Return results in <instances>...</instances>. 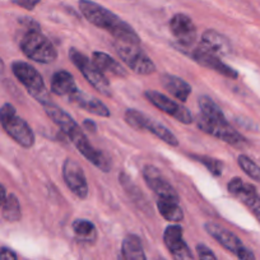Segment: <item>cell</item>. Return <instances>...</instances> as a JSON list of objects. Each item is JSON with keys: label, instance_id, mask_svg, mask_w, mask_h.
I'll return each instance as SVG.
<instances>
[{"label": "cell", "instance_id": "6da1fadb", "mask_svg": "<svg viewBox=\"0 0 260 260\" xmlns=\"http://www.w3.org/2000/svg\"><path fill=\"white\" fill-rule=\"evenodd\" d=\"M44 109L47 116H49L50 119H51L52 121H54L67 136H68V138H71L72 143L76 146V148L81 152V154L84 158L88 159L92 165L99 167V169L102 170L104 172L110 171L111 164H110V161L107 159V157L105 156L101 151L96 149L91 143H89L87 137L84 136V133L81 130V127L78 126V124L74 121V119L71 115L67 114L64 110L52 104L44 105Z\"/></svg>", "mask_w": 260, "mask_h": 260}, {"label": "cell", "instance_id": "7a4b0ae2", "mask_svg": "<svg viewBox=\"0 0 260 260\" xmlns=\"http://www.w3.org/2000/svg\"><path fill=\"white\" fill-rule=\"evenodd\" d=\"M78 7L89 23L111 34L117 41L134 45L141 44V37L134 31L133 27L105 7L92 0H79Z\"/></svg>", "mask_w": 260, "mask_h": 260}, {"label": "cell", "instance_id": "3957f363", "mask_svg": "<svg viewBox=\"0 0 260 260\" xmlns=\"http://www.w3.org/2000/svg\"><path fill=\"white\" fill-rule=\"evenodd\" d=\"M28 31L24 34L21 40V50L28 59L34 61L52 62L57 56V52L52 42L40 31L39 24L31 19H27Z\"/></svg>", "mask_w": 260, "mask_h": 260}, {"label": "cell", "instance_id": "277c9868", "mask_svg": "<svg viewBox=\"0 0 260 260\" xmlns=\"http://www.w3.org/2000/svg\"><path fill=\"white\" fill-rule=\"evenodd\" d=\"M0 124L19 146L31 148L35 144V134L31 126L17 114L13 105L6 104L0 107Z\"/></svg>", "mask_w": 260, "mask_h": 260}, {"label": "cell", "instance_id": "5b68a950", "mask_svg": "<svg viewBox=\"0 0 260 260\" xmlns=\"http://www.w3.org/2000/svg\"><path fill=\"white\" fill-rule=\"evenodd\" d=\"M12 72L36 101L41 102L42 105L49 104L50 96L46 84L41 74L32 65L24 61H14L12 64Z\"/></svg>", "mask_w": 260, "mask_h": 260}, {"label": "cell", "instance_id": "8992f818", "mask_svg": "<svg viewBox=\"0 0 260 260\" xmlns=\"http://www.w3.org/2000/svg\"><path fill=\"white\" fill-rule=\"evenodd\" d=\"M197 124L202 132L214 137V138L221 139L222 142L230 144V146L236 147V148H245V147L249 146L247 139L232 127V125L227 121L226 117L212 120L203 116V115H199Z\"/></svg>", "mask_w": 260, "mask_h": 260}, {"label": "cell", "instance_id": "52a82bcc", "mask_svg": "<svg viewBox=\"0 0 260 260\" xmlns=\"http://www.w3.org/2000/svg\"><path fill=\"white\" fill-rule=\"evenodd\" d=\"M115 51L120 59L129 67V69L141 76H149L156 72V65L151 57L139 47V45L116 41L114 44Z\"/></svg>", "mask_w": 260, "mask_h": 260}, {"label": "cell", "instance_id": "ba28073f", "mask_svg": "<svg viewBox=\"0 0 260 260\" xmlns=\"http://www.w3.org/2000/svg\"><path fill=\"white\" fill-rule=\"evenodd\" d=\"M69 59H71L72 62L81 71V73L83 74L84 78L87 79V82H88L96 91H99L102 96H112L111 86H110L106 76L97 68L96 65H94L86 55L82 54V52L78 51L77 49H71L69 50Z\"/></svg>", "mask_w": 260, "mask_h": 260}, {"label": "cell", "instance_id": "9c48e42d", "mask_svg": "<svg viewBox=\"0 0 260 260\" xmlns=\"http://www.w3.org/2000/svg\"><path fill=\"white\" fill-rule=\"evenodd\" d=\"M125 121H126L130 126L134 127V129L137 130H148L149 133L156 136L157 138L164 141L165 143H167L169 146H179V141H177V138L175 137V134L172 133L171 130L167 129V127L165 126L164 124H161V122L151 119L149 116L137 111V110H126V112H125Z\"/></svg>", "mask_w": 260, "mask_h": 260}, {"label": "cell", "instance_id": "30bf717a", "mask_svg": "<svg viewBox=\"0 0 260 260\" xmlns=\"http://www.w3.org/2000/svg\"><path fill=\"white\" fill-rule=\"evenodd\" d=\"M204 230L208 232L209 236L213 237L219 245H222L230 252L236 255L240 260H256L254 252L249 247L245 246L236 235L232 234L224 227L213 223V222H208V223L204 224Z\"/></svg>", "mask_w": 260, "mask_h": 260}, {"label": "cell", "instance_id": "8fae6325", "mask_svg": "<svg viewBox=\"0 0 260 260\" xmlns=\"http://www.w3.org/2000/svg\"><path fill=\"white\" fill-rule=\"evenodd\" d=\"M229 191L239 199L250 212L255 216V218L260 222V197L257 195L256 189L249 182H245L240 177H234L227 185Z\"/></svg>", "mask_w": 260, "mask_h": 260}, {"label": "cell", "instance_id": "7c38bea8", "mask_svg": "<svg viewBox=\"0 0 260 260\" xmlns=\"http://www.w3.org/2000/svg\"><path fill=\"white\" fill-rule=\"evenodd\" d=\"M144 96L147 97V100H148L153 106H156L157 109L164 111L165 114L172 116L175 120L181 122V124L187 125L192 122V115L190 114L189 110H187L186 107L182 106V105L177 104L174 100L169 99V97L165 96V94L149 89V91H147L146 93H144Z\"/></svg>", "mask_w": 260, "mask_h": 260}, {"label": "cell", "instance_id": "4fadbf2b", "mask_svg": "<svg viewBox=\"0 0 260 260\" xmlns=\"http://www.w3.org/2000/svg\"><path fill=\"white\" fill-rule=\"evenodd\" d=\"M62 177L67 186L72 190L76 197L86 199L88 195V184H87L86 174L77 161L67 158L62 165Z\"/></svg>", "mask_w": 260, "mask_h": 260}, {"label": "cell", "instance_id": "5bb4252c", "mask_svg": "<svg viewBox=\"0 0 260 260\" xmlns=\"http://www.w3.org/2000/svg\"><path fill=\"white\" fill-rule=\"evenodd\" d=\"M164 242L174 260H195L189 246L182 237V227L170 224L164 232Z\"/></svg>", "mask_w": 260, "mask_h": 260}, {"label": "cell", "instance_id": "9a60e30c", "mask_svg": "<svg viewBox=\"0 0 260 260\" xmlns=\"http://www.w3.org/2000/svg\"><path fill=\"white\" fill-rule=\"evenodd\" d=\"M143 177L147 185L158 195L159 199L179 202V195L171 184L162 176L161 171L154 166H146L143 169Z\"/></svg>", "mask_w": 260, "mask_h": 260}, {"label": "cell", "instance_id": "2e32d148", "mask_svg": "<svg viewBox=\"0 0 260 260\" xmlns=\"http://www.w3.org/2000/svg\"><path fill=\"white\" fill-rule=\"evenodd\" d=\"M170 29L182 47L191 46L197 39V27L189 16L177 13L170 21Z\"/></svg>", "mask_w": 260, "mask_h": 260}, {"label": "cell", "instance_id": "e0dca14e", "mask_svg": "<svg viewBox=\"0 0 260 260\" xmlns=\"http://www.w3.org/2000/svg\"><path fill=\"white\" fill-rule=\"evenodd\" d=\"M191 56L198 64L203 65V67H206V68L208 69H212V71L222 74L223 77H227V78L231 79H236L237 77H239V73H237L234 68H231L230 65H227L226 62L222 61L216 54L208 51V50H206L204 47L199 46L197 47V49L192 50Z\"/></svg>", "mask_w": 260, "mask_h": 260}, {"label": "cell", "instance_id": "ac0fdd59", "mask_svg": "<svg viewBox=\"0 0 260 260\" xmlns=\"http://www.w3.org/2000/svg\"><path fill=\"white\" fill-rule=\"evenodd\" d=\"M69 100H71L73 104H76L77 106L83 109L84 111H88L91 112V114L97 115V116H101V117L111 116V112H110L109 107H107L104 102L94 99V97L88 96V94L79 91V89L76 92V93L72 94V96L69 97Z\"/></svg>", "mask_w": 260, "mask_h": 260}, {"label": "cell", "instance_id": "d6986e66", "mask_svg": "<svg viewBox=\"0 0 260 260\" xmlns=\"http://www.w3.org/2000/svg\"><path fill=\"white\" fill-rule=\"evenodd\" d=\"M201 46L216 54L217 56H219V55L224 56L232 51V46L229 39L219 32L213 31V29H208V31L204 32L203 36H202Z\"/></svg>", "mask_w": 260, "mask_h": 260}, {"label": "cell", "instance_id": "ffe728a7", "mask_svg": "<svg viewBox=\"0 0 260 260\" xmlns=\"http://www.w3.org/2000/svg\"><path fill=\"white\" fill-rule=\"evenodd\" d=\"M92 62L96 65L97 68L102 72V73H109L115 77H121V78H126L127 72L126 69L120 64L119 61L110 56L109 54L102 51H94L92 54Z\"/></svg>", "mask_w": 260, "mask_h": 260}, {"label": "cell", "instance_id": "44dd1931", "mask_svg": "<svg viewBox=\"0 0 260 260\" xmlns=\"http://www.w3.org/2000/svg\"><path fill=\"white\" fill-rule=\"evenodd\" d=\"M50 87H51L52 93L57 94V96L68 97V99L78 91V87H77L73 76L67 71L56 72L52 76Z\"/></svg>", "mask_w": 260, "mask_h": 260}, {"label": "cell", "instance_id": "7402d4cb", "mask_svg": "<svg viewBox=\"0 0 260 260\" xmlns=\"http://www.w3.org/2000/svg\"><path fill=\"white\" fill-rule=\"evenodd\" d=\"M162 84L167 89L169 93H171L175 99L179 101L185 102L191 94V86L180 77L172 76V74H165L162 77Z\"/></svg>", "mask_w": 260, "mask_h": 260}, {"label": "cell", "instance_id": "603a6c76", "mask_svg": "<svg viewBox=\"0 0 260 260\" xmlns=\"http://www.w3.org/2000/svg\"><path fill=\"white\" fill-rule=\"evenodd\" d=\"M119 260H147L142 241L137 235H127L122 240Z\"/></svg>", "mask_w": 260, "mask_h": 260}, {"label": "cell", "instance_id": "cb8c5ba5", "mask_svg": "<svg viewBox=\"0 0 260 260\" xmlns=\"http://www.w3.org/2000/svg\"><path fill=\"white\" fill-rule=\"evenodd\" d=\"M157 208L161 216L170 222H181L184 219V212L179 206V202L169 201V199H158Z\"/></svg>", "mask_w": 260, "mask_h": 260}, {"label": "cell", "instance_id": "d4e9b609", "mask_svg": "<svg viewBox=\"0 0 260 260\" xmlns=\"http://www.w3.org/2000/svg\"><path fill=\"white\" fill-rule=\"evenodd\" d=\"M74 234L79 240L92 242L96 240V227L88 219H76L72 224Z\"/></svg>", "mask_w": 260, "mask_h": 260}, {"label": "cell", "instance_id": "484cf974", "mask_svg": "<svg viewBox=\"0 0 260 260\" xmlns=\"http://www.w3.org/2000/svg\"><path fill=\"white\" fill-rule=\"evenodd\" d=\"M199 109H201V115L208 117L212 120H218L223 119L224 115L222 112V110L219 109L218 105L208 96H202L198 100Z\"/></svg>", "mask_w": 260, "mask_h": 260}, {"label": "cell", "instance_id": "4316f807", "mask_svg": "<svg viewBox=\"0 0 260 260\" xmlns=\"http://www.w3.org/2000/svg\"><path fill=\"white\" fill-rule=\"evenodd\" d=\"M3 217L9 222H17L22 218L19 201L14 194H9L3 204Z\"/></svg>", "mask_w": 260, "mask_h": 260}, {"label": "cell", "instance_id": "83f0119b", "mask_svg": "<svg viewBox=\"0 0 260 260\" xmlns=\"http://www.w3.org/2000/svg\"><path fill=\"white\" fill-rule=\"evenodd\" d=\"M237 164L247 176L251 177L255 181L260 182V166L255 164L250 157H247L246 154H240L239 158H237Z\"/></svg>", "mask_w": 260, "mask_h": 260}, {"label": "cell", "instance_id": "f1b7e54d", "mask_svg": "<svg viewBox=\"0 0 260 260\" xmlns=\"http://www.w3.org/2000/svg\"><path fill=\"white\" fill-rule=\"evenodd\" d=\"M195 159H198L202 165L206 166V169L211 172L213 176H219L223 172V162L221 159L213 158L209 156H192Z\"/></svg>", "mask_w": 260, "mask_h": 260}, {"label": "cell", "instance_id": "f546056e", "mask_svg": "<svg viewBox=\"0 0 260 260\" xmlns=\"http://www.w3.org/2000/svg\"><path fill=\"white\" fill-rule=\"evenodd\" d=\"M197 252H198L199 260H217L214 252L204 244L197 245Z\"/></svg>", "mask_w": 260, "mask_h": 260}, {"label": "cell", "instance_id": "4dcf8cb0", "mask_svg": "<svg viewBox=\"0 0 260 260\" xmlns=\"http://www.w3.org/2000/svg\"><path fill=\"white\" fill-rule=\"evenodd\" d=\"M13 2L17 6L21 7V8L27 9V11H32V9H35L39 6L41 0H13Z\"/></svg>", "mask_w": 260, "mask_h": 260}, {"label": "cell", "instance_id": "1f68e13d", "mask_svg": "<svg viewBox=\"0 0 260 260\" xmlns=\"http://www.w3.org/2000/svg\"><path fill=\"white\" fill-rule=\"evenodd\" d=\"M0 260H18V256L9 247H2L0 249Z\"/></svg>", "mask_w": 260, "mask_h": 260}, {"label": "cell", "instance_id": "d6a6232c", "mask_svg": "<svg viewBox=\"0 0 260 260\" xmlns=\"http://www.w3.org/2000/svg\"><path fill=\"white\" fill-rule=\"evenodd\" d=\"M6 199H7V192L6 189L2 184H0V207H3V204L6 203Z\"/></svg>", "mask_w": 260, "mask_h": 260}, {"label": "cell", "instance_id": "836d02e7", "mask_svg": "<svg viewBox=\"0 0 260 260\" xmlns=\"http://www.w3.org/2000/svg\"><path fill=\"white\" fill-rule=\"evenodd\" d=\"M3 74H4V62L3 60L0 59V78L3 77Z\"/></svg>", "mask_w": 260, "mask_h": 260}, {"label": "cell", "instance_id": "e575fe53", "mask_svg": "<svg viewBox=\"0 0 260 260\" xmlns=\"http://www.w3.org/2000/svg\"><path fill=\"white\" fill-rule=\"evenodd\" d=\"M154 260H166V259H165V257H157V259H154Z\"/></svg>", "mask_w": 260, "mask_h": 260}]
</instances>
